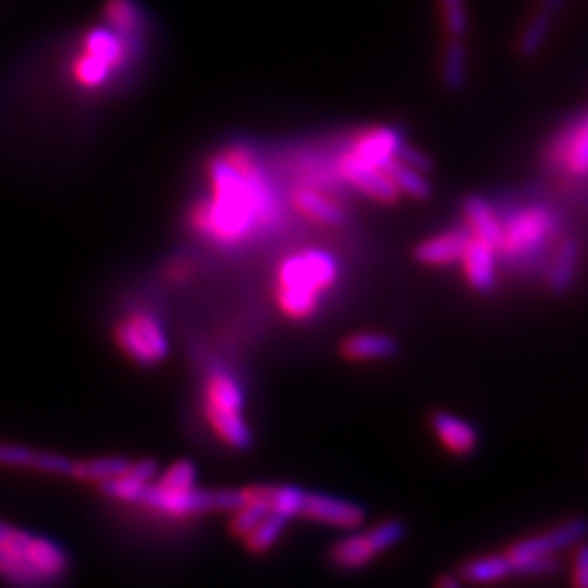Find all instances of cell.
Listing matches in <instances>:
<instances>
[{
  "label": "cell",
  "instance_id": "cell-1",
  "mask_svg": "<svg viewBox=\"0 0 588 588\" xmlns=\"http://www.w3.org/2000/svg\"><path fill=\"white\" fill-rule=\"evenodd\" d=\"M207 177L212 199L199 203L190 214V223L201 236L218 245H238L257 225L272 223L275 199L252 153L232 149L212 158Z\"/></svg>",
  "mask_w": 588,
  "mask_h": 588
},
{
  "label": "cell",
  "instance_id": "cell-2",
  "mask_svg": "<svg viewBox=\"0 0 588 588\" xmlns=\"http://www.w3.org/2000/svg\"><path fill=\"white\" fill-rule=\"evenodd\" d=\"M338 279L336 259L325 252L290 255L277 277V303L290 319L303 321L317 314L321 292L330 290Z\"/></svg>",
  "mask_w": 588,
  "mask_h": 588
},
{
  "label": "cell",
  "instance_id": "cell-3",
  "mask_svg": "<svg viewBox=\"0 0 588 588\" xmlns=\"http://www.w3.org/2000/svg\"><path fill=\"white\" fill-rule=\"evenodd\" d=\"M203 410L210 427L227 447L238 451L252 447L253 434L245 420V395L229 371L214 368L207 375Z\"/></svg>",
  "mask_w": 588,
  "mask_h": 588
},
{
  "label": "cell",
  "instance_id": "cell-4",
  "mask_svg": "<svg viewBox=\"0 0 588 588\" xmlns=\"http://www.w3.org/2000/svg\"><path fill=\"white\" fill-rule=\"evenodd\" d=\"M116 342L140 366H156L169 355V338L162 323L149 312H133L116 325Z\"/></svg>",
  "mask_w": 588,
  "mask_h": 588
},
{
  "label": "cell",
  "instance_id": "cell-5",
  "mask_svg": "<svg viewBox=\"0 0 588 588\" xmlns=\"http://www.w3.org/2000/svg\"><path fill=\"white\" fill-rule=\"evenodd\" d=\"M31 536L0 521V578L15 587H42L44 580L29 558Z\"/></svg>",
  "mask_w": 588,
  "mask_h": 588
},
{
  "label": "cell",
  "instance_id": "cell-6",
  "mask_svg": "<svg viewBox=\"0 0 588 588\" xmlns=\"http://www.w3.org/2000/svg\"><path fill=\"white\" fill-rule=\"evenodd\" d=\"M552 216L543 207H527L516 212L510 223L502 227V245L512 257H525L538 252L552 236Z\"/></svg>",
  "mask_w": 588,
  "mask_h": 588
},
{
  "label": "cell",
  "instance_id": "cell-7",
  "mask_svg": "<svg viewBox=\"0 0 588 588\" xmlns=\"http://www.w3.org/2000/svg\"><path fill=\"white\" fill-rule=\"evenodd\" d=\"M105 24L125 42L131 64L140 62L149 49V18L138 0H107Z\"/></svg>",
  "mask_w": 588,
  "mask_h": 588
},
{
  "label": "cell",
  "instance_id": "cell-8",
  "mask_svg": "<svg viewBox=\"0 0 588 588\" xmlns=\"http://www.w3.org/2000/svg\"><path fill=\"white\" fill-rule=\"evenodd\" d=\"M588 534V521L585 518H576V521H569L565 525H558L554 527L552 532H545L541 536H534V538H527V541H521L516 545L510 547V552L505 554L512 563V569L514 565L527 560V558H534V556H549L554 552H560L569 545H574L576 541L585 538Z\"/></svg>",
  "mask_w": 588,
  "mask_h": 588
},
{
  "label": "cell",
  "instance_id": "cell-9",
  "mask_svg": "<svg viewBox=\"0 0 588 588\" xmlns=\"http://www.w3.org/2000/svg\"><path fill=\"white\" fill-rule=\"evenodd\" d=\"M340 174L351 185H355L366 196H371L379 203H395L402 194L399 188L395 185V181L384 170L368 167V164L355 160L349 151L340 158Z\"/></svg>",
  "mask_w": 588,
  "mask_h": 588
},
{
  "label": "cell",
  "instance_id": "cell-10",
  "mask_svg": "<svg viewBox=\"0 0 588 588\" xmlns=\"http://www.w3.org/2000/svg\"><path fill=\"white\" fill-rule=\"evenodd\" d=\"M549 158L554 164L563 167L576 177L588 174V114L585 118L571 122L552 142Z\"/></svg>",
  "mask_w": 588,
  "mask_h": 588
},
{
  "label": "cell",
  "instance_id": "cell-11",
  "mask_svg": "<svg viewBox=\"0 0 588 588\" xmlns=\"http://www.w3.org/2000/svg\"><path fill=\"white\" fill-rule=\"evenodd\" d=\"M402 145H404V140H402V133L397 129L377 127V129H371L366 133H360L355 138V142L351 145L349 153L368 167L382 169L393 158H397V151Z\"/></svg>",
  "mask_w": 588,
  "mask_h": 588
},
{
  "label": "cell",
  "instance_id": "cell-12",
  "mask_svg": "<svg viewBox=\"0 0 588 588\" xmlns=\"http://www.w3.org/2000/svg\"><path fill=\"white\" fill-rule=\"evenodd\" d=\"M158 473V462L156 460H140V462H131L129 469L107 482L98 484V491L109 498V500H118V502H127V504H136L140 493L145 491L147 484L153 482Z\"/></svg>",
  "mask_w": 588,
  "mask_h": 588
},
{
  "label": "cell",
  "instance_id": "cell-13",
  "mask_svg": "<svg viewBox=\"0 0 588 588\" xmlns=\"http://www.w3.org/2000/svg\"><path fill=\"white\" fill-rule=\"evenodd\" d=\"M301 516L336 527H357L364 521V510L360 505L349 504L336 498L308 493L301 507Z\"/></svg>",
  "mask_w": 588,
  "mask_h": 588
},
{
  "label": "cell",
  "instance_id": "cell-14",
  "mask_svg": "<svg viewBox=\"0 0 588 588\" xmlns=\"http://www.w3.org/2000/svg\"><path fill=\"white\" fill-rule=\"evenodd\" d=\"M84 53L111 66L116 75L131 66V57L122 38L109 24H96L85 33Z\"/></svg>",
  "mask_w": 588,
  "mask_h": 588
},
{
  "label": "cell",
  "instance_id": "cell-15",
  "mask_svg": "<svg viewBox=\"0 0 588 588\" xmlns=\"http://www.w3.org/2000/svg\"><path fill=\"white\" fill-rule=\"evenodd\" d=\"M462 261L467 279L478 292H491L495 288V249L489 243L469 236Z\"/></svg>",
  "mask_w": 588,
  "mask_h": 588
},
{
  "label": "cell",
  "instance_id": "cell-16",
  "mask_svg": "<svg viewBox=\"0 0 588 588\" xmlns=\"http://www.w3.org/2000/svg\"><path fill=\"white\" fill-rule=\"evenodd\" d=\"M431 427L440 442L456 456H469L478 447V434L467 420L458 419L449 413H436Z\"/></svg>",
  "mask_w": 588,
  "mask_h": 588
},
{
  "label": "cell",
  "instance_id": "cell-17",
  "mask_svg": "<svg viewBox=\"0 0 588 588\" xmlns=\"http://www.w3.org/2000/svg\"><path fill=\"white\" fill-rule=\"evenodd\" d=\"M467 240H469V234L449 232V234H442V236H436V238L420 243L419 247L415 249V257L419 259L420 264H427V266L453 264V261L462 259Z\"/></svg>",
  "mask_w": 588,
  "mask_h": 588
},
{
  "label": "cell",
  "instance_id": "cell-18",
  "mask_svg": "<svg viewBox=\"0 0 588 588\" xmlns=\"http://www.w3.org/2000/svg\"><path fill=\"white\" fill-rule=\"evenodd\" d=\"M464 216L469 221L473 236L489 243L498 252L502 245V225H500L498 216L493 214L491 205L480 196H469L464 201Z\"/></svg>",
  "mask_w": 588,
  "mask_h": 588
},
{
  "label": "cell",
  "instance_id": "cell-19",
  "mask_svg": "<svg viewBox=\"0 0 588 588\" xmlns=\"http://www.w3.org/2000/svg\"><path fill=\"white\" fill-rule=\"evenodd\" d=\"M292 205L297 212H301L306 218L323 223V225H340L344 223V212L338 207L334 201L323 196L317 190L301 188L292 194Z\"/></svg>",
  "mask_w": 588,
  "mask_h": 588
},
{
  "label": "cell",
  "instance_id": "cell-20",
  "mask_svg": "<svg viewBox=\"0 0 588 588\" xmlns=\"http://www.w3.org/2000/svg\"><path fill=\"white\" fill-rule=\"evenodd\" d=\"M467 71H469V53H467L464 40L447 38V44L442 51V66H440L442 85L453 94L462 92L467 85Z\"/></svg>",
  "mask_w": 588,
  "mask_h": 588
},
{
  "label": "cell",
  "instance_id": "cell-21",
  "mask_svg": "<svg viewBox=\"0 0 588 588\" xmlns=\"http://www.w3.org/2000/svg\"><path fill=\"white\" fill-rule=\"evenodd\" d=\"M397 349V340L386 334H353L342 342V355L355 362L391 357Z\"/></svg>",
  "mask_w": 588,
  "mask_h": 588
},
{
  "label": "cell",
  "instance_id": "cell-22",
  "mask_svg": "<svg viewBox=\"0 0 588 588\" xmlns=\"http://www.w3.org/2000/svg\"><path fill=\"white\" fill-rule=\"evenodd\" d=\"M556 15L543 11V9H534V13L527 18V22L523 24L518 40H516V51L521 57H534L536 53H541V49L545 46L552 26H554Z\"/></svg>",
  "mask_w": 588,
  "mask_h": 588
},
{
  "label": "cell",
  "instance_id": "cell-23",
  "mask_svg": "<svg viewBox=\"0 0 588 588\" xmlns=\"http://www.w3.org/2000/svg\"><path fill=\"white\" fill-rule=\"evenodd\" d=\"M131 460L122 458V456H105V458H92V460H84V462H75L71 478L85 482V484H100L107 482L120 473H125L129 469Z\"/></svg>",
  "mask_w": 588,
  "mask_h": 588
},
{
  "label": "cell",
  "instance_id": "cell-24",
  "mask_svg": "<svg viewBox=\"0 0 588 588\" xmlns=\"http://www.w3.org/2000/svg\"><path fill=\"white\" fill-rule=\"evenodd\" d=\"M578 264H580V245H578V240H565L563 247L558 249V255H556V259L552 264V272H549V288L556 295H565L569 290V286L576 279Z\"/></svg>",
  "mask_w": 588,
  "mask_h": 588
},
{
  "label": "cell",
  "instance_id": "cell-25",
  "mask_svg": "<svg viewBox=\"0 0 588 588\" xmlns=\"http://www.w3.org/2000/svg\"><path fill=\"white\" fill-rule=\"evenodd\" d=\"M377 556L368 534L362 536H349L344 541H340L334 552H332V560L336 563L340 569H360L366 563H371Z\"/></svg>",
  "mask_w": 588,
  "mask_h": 588
},
{
  "label": "cell",
  "instance_id": "cell-26",
  "mask_svg": "<svg viewBox=\"0 0 588 588\" xmlns=\"http://www.w3.org/2000/svg\"><path fill=\"white\" fill-rule=\"evenodd\" d=\"M288 516L286 514H279V512H268L255 527H253L252 532L245 536V543H247V549L252 552V554H264V552H268L277 541H279V536L284 534V530H286V525H288Z\"/></svg>",
  "mask_w": 588,
  "mask_h": 588
},
{
  "label": "cell",
  "instance_id": "cell-27",
  "mask_svg": "<svg viewBox=\"0 0 588 588\" xmlns=\"http://www.w3.org/2000/svg\"><path fill=\"white\" fill-rule=\"evenodd\" d=\"M462 580L480 585V582H500L514 574L512 563L507 556H489V558H478L467 563L462 569Z\"/></svg>",
  "mask_w": 588,
  "mask_h": 588
},
{
  "label": "cell",
  "instance_id": "cell-28",
  "mask_svg": "<svg viewBox=\"0 0 588 588\" xmlns=\"http://www.w3.org/2000/svg\"><path fill=\"white\" fill-rule=\"evenodd\" d=\"M382 170L395 181L399 192H406V194H410L413 199H419V201H425V199L431 196V185L423 177V172L410 169L408 164L399 162L397 158H393L388 164H384Z\"/></svg>",
  "mask_w": 588,
  "mask_h": 588
},
{
  "label": "cell",
  "instance_id": "cell-29",
  "mask_svg": "<svg viewBox=\"0 0 588 588\" xmlns=\"http://www.w3.org/2000/svg\"><path fill=\"white\" fill-rule=\"evenodd\" d=\"M73 73H75L77 84L84 85L87 89H100V87L111 84V79L116 77V71L111 66H107L105 62H100L87 53L77 57Z\"/></svg>",
  "mask_w": 588,
  "mask_h": 588
},
{
  "label": "cell",
  "instance_id": "cell-30",
  "mask_svg": "<svg viewBox=\"0 0 588 588\" xmlns=\"http://www.w3.org/2000/svg\"><path fill=\"white\" fill-rule=\"evenodd\" d=\"M440 18L447 38H467L469 33V7L467 0H438Z\"/></svg>",
  "mask_w": 588,
  "mask_h": 588
},
{
  "label": "cell",
  "instance_id": "cell-31",
  "mask_svg": "<svg viewBox=\"0 0 588 588\" xmlns=\"http://www.w3.org/2000/svg\"><path fill=\"white\" fill-rule=\"evenodd\" d=\"M158 489L162 491H170V493H183V491H192L196 489V467L190 460H177L169 471L153 482Z\"/></svg>",
  "mask_w": 588,
  "mask_h": 588
},
{
  "label": "cell",
  "instance_id": "cell-32",
  "mask_svg": "<svg viewBox=\"0 0 588 588\" xmlns=\"http://www.w3.org/2000/svg\"><path fill=\"white\" fill-rule=\"evenodd\" d=\"M268 512H270L268 505L257 504V502H247V504L236 507L232 512V518H229V532H232V536L245 538Z\"/></svg>",
  "mask_w": 588,
  "mask_h": 588
},
{
  "label": "cell",
  "instance_id": "cell-33",
  "mask_svg": "<svg viewBox=\"0 0 588 588\" xmlns=\"http://www.w3.org/2000/svg\"><path fill=\"white\" fill-rule=\"evenodd\" d=\"M306 491L297 487H272V498H270V510L286 514L288 518L301 516V507L306 502Z\"/></svg>",
  "mask_w": 588,
  "mask_h": 588
},
{
  "label": "cell",
  "instance_id": "cell-34",
  "mask_svg": "<svg viewBox=\"0 0 588 588\" xmlns=\"http://www.w3.org/2000/svg\"><path fill=\"white\" fill-rule=\"evenodd\" d=\"M404 536H406V525L402 521H395V518L384 521L375 530L368 532V538H371L377 554L395 547L397 543L404 541Z\"/></svg>",
  "mask_w": 588,
  "mask_h": 588
},
{
  "label": "cell",
  "instance_id": "cell-35",
  "mask_svg": "<svg viewBox=\"0 0 588 588\" xmlns=\"http://www.w3.org/2000/svg\"><path fill=\"white\" fill-rule=\"evenodd\" d=\"M75 462L68 456L62 453H53V451H35L33 453V462L31 469L46 473V475H68L73 473Z\"/></svg>",
  "mask_w": 588,
  "mask_h": 588
},
{
  "label": "cell",
  "instance_id": "cell-36",
  "mask_svg": "<svg viewBox=\"0 0 588 588\" xmlns=\"http://www.w3.org/2000/svg\"><path fill=\"white\" fill-rule=\"evenodd\" d=\"M35 449L15 445V442H0V467H13V469H31Z\"/></svg>",
  "mask_w": 588,
  "mask_h": 588
},
{
  "label": "cell",
  "instance_id": "cell-37",
  "mask_svg": "<svg viewBox=\"0 0 588 588\" xmlns=\"http://www.w3.org/2000/svg\"><path fill=\"white\" fill-rule=\"evenodd\" d=\"M554 571H558V565L549 556H534V558H527L514 565V574H523V576H545Z\"/></svg>",
  "mask_w": 588,
  "mask_h": 588
},
{
  "label": "cell",
  "instance_id": "cell-38",
  "mask_svg": "<svg viewBox=\"0 0 588 588\" xmlns=\"http://www.w3.org/2000/svg\"><path fill=\"white\" fill-rule=\"evenodd\" d=\"M397 160L404 162V164H408L410 169L419 170V172H429V170L434 169V164L427 158V153H420L419 149L408 147V145H402L399 147Z\"/></svg>",
  "mask_w": 588,
  "mask_h": 588
},
{
  "label": "cell",
  "instance_id": "cell-39",
  "mask_svg": "<svg viewBox=\"0 0 588 588\" xmlns=\"http://www.w3.org/2000/svg\"><path fill=\"white\" fill-rule=\"evenodd\" d=\"M574 585L588 588V545H582L574 565Z\"/></svg>",
  "mask_w": 588,
  "mask_h": 588
},
{
  "label": "cell",
  "instance_id": "cell-40",
  "mask_svg": "<svg viewBox=\"0 0 588 588\" xmlns=\"http://www.w3.org/2000/svg\"><path fill=\"white\" fill-rule=\"evenodd\" d=\"M565 2L567 0H538V9H543V11L552 13V15H558L560 9L565 7Z\"/></svg>",
  "mask_w": 588,
  "mask_h": 588
},
{
  "label": "cell",
  "instance_id": "cell-41",
  "mask_svg": "<svg viewBox=\"0 0 588 588\" xmlns=\"http://www.w3.org/2000/svg\"><path fill=\"white\" fill-rule=\"evenodd\" d=\"M462 585V580H453V578H440L438 580V587H460Z\"/></svg>",
  "mask_w": 588,
  "mask_h": 588
}]
</instances>
